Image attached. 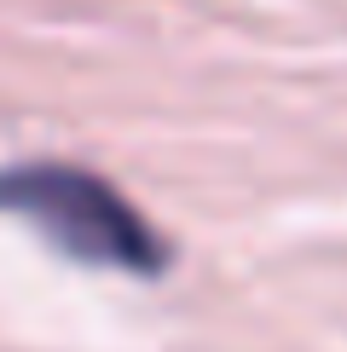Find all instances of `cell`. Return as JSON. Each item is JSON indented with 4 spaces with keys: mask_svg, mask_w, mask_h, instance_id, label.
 <instances>
[{
    "mask_svg": "<svg viewBox=\"0 0 347 352\" xmlns=\"http://www.w3.org/2000/svg\"><path fill=\"white\" fill-rule=\"evenodd\" d=\"M0 214L35 226L47 243H58L87 266H116L139 277L168 266V243L145 226V214L87 168L64 162L0 168Z\"/></svg>",
    "mask_w": 347,
    "mask_h": 352,
    "instance_id": "6da1fadb",
    "label": "cell"
}]
</instances>
